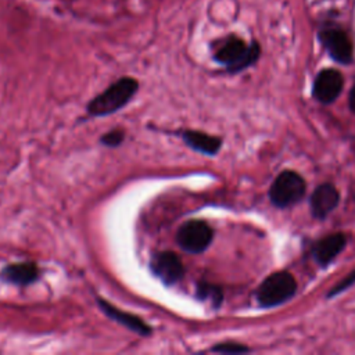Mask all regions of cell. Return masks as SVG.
<instances>
[{
  "mask_svg": "<svg viewBox=\"0 0 355 355\" xmlns=\"http://www.w3.org/2000/svg\"><path fill=\"white\" fill-rule=\"evenodd\" d=\"M139 83L136 79L123 76L110 85L87 104V114L92 116L111 115L123 108L136 94Z\"/></svg>",
  "mask_w": 355,
  "mask_h": 355,
  "instance_id": "obj_1",
  "label": "cell"
},
{
  "mask_svg": "<svg viewBox=\"0 0 355 355\" xmlns=\"http://www.w3.org/2000/svg\"><path fill=\"white\" fill-rule=\"evenodd\" d=\"M297 291L294 276L286 270L269 275L257 288L255 298L262 308H272L288 301Z\"/></svg>",
  "mask_w": 355,
  "mask_h": 355,
  "instance_id": "obj_2",
  "label": "cell"
},
{
  "mask_svg": "<svg viewBox=\"0 0 355 355\" xmlns=\"http://www.w3.org/2000/svg\"><path fill=\"white\" fill-rule=\"evenodd\" d=\"M259 57L258 43L245 44L239 37L226 39L215 53V60L223 64L229 72H239L248 68Z\"/></svg>",
  "mask_w": 355,
  "mask_h": 355,
  "instance_id": "obj_3",
  "label": "cell"
},
{
  "mask_svg": "<svg viewBox=\"0 0 355 355\" xmlns=\"http://www.w3.org/2000/svg\"><path fill=\"white\" fill-rule=\"evenodd\" d=\"M305 190L306 184L300 173L283 171L275 178L269 189V198L277 208H287L297 204L304 197Z\"/></svg>",
  "mask_w": 355,
  "mask_h": 355,
  "instance_id": "obj_4",
  "label": "cell"
},
{
  "mask_svg": "<svg viewBox=\"0 0 355 355\" xmlns=\"http://www.w3.org/2000/svg\"><path fill=\"white\" fill-rule=\"evenodd\" d=\"M214 239L212 227L200 219H191L184 222L178 233L176 241L179 247L189 254H201L204 252Z\"/></svg>",
  "mask_w": 355,
  "mask_h": 355,
  "instance_id": "obj_5",
  "label": "cell"
},
{
  "mask_svg": "<svg viewBox=\"0 0 355 355\" xmlns=\"http://www.w3.org/2000/svg\"><path fill=\"white\" fill-rule=\"evenodd\" d=\"M150 269L165 284L178 283L184 275V265L182 259L172 251H161L153 255Z\"/></svg>",
  "mask_w": 355,
  "mask_h": 355,
  "instance_id": "obj_6",
  "label": "cell"
},
{
  "mask_svg": "<svg viewBox=\"0 0 355 355\" xmlns=\"http://www.w3.org/2000/svg\"><path fill=\"white\" fill-rule=\"evenodd\" d=\"M319 39L330 57L340 64H351L354 60L352 44L348 36L338 28H324L319 33Z\"/></svg>",
  "mask_w": 355,
  "mask_h": 355,
  "instance_id": "obj_7",
  "label": "cell"
},
{
  "mask_svg": "<svg viewBox=\"0 0 355 355\" xmlns=\"http://www.w3.org/2000/svg\"><path fill=\"white\" fill-rule=\"evenodd\" d=\"M343 86L344 78L337 69H323L313 80L312 94L319 103L330 104L340 96Z\"/></svg>",
  "mask_w": 355,
  "mask_h": 355,
  "instance_id": "obj_8",
  "label": "cell"
},
{
  "mask_svg": "<svg viewBox=\"0 0 355 355\" xmlns=\"http://www.w3.org/2000/svg\"><path fill=\"white\" fill-rule=\"evenodd\" d=\"M340 201V194L331 183L319 184L311 194V212L316 219H324L336 209Z\"/></svg>",
  "mask_w": 355,
  "mask_h": 355,
  "instance_id": "obj_9",
  "label": "cell"
},
{
  "mask_svg": "<svg viewBox=\"0 0 355 355\" xmlns=\"http://www.w3.org/2000/svg\"><path fill=\"white\" fill-rule=\"evenodd\" d=\"M347 237L343 233H331L318 240L312 247V257L319 266L326 268L345 248Z\"/></svg>",
  "mask_w": 355,
  "mask_h": 355,
  "instance_id": "obj_10",
  "label": "cell"
},
{
  "mask_svg": "<svg viewBox=\"0 0 355 355\" xmlns=\"http://www.w3.org/2000/svg\"><path fill=\"white\" fill-rule=\"evenodd\" d=\"M101 311L112 320H115L116 323L128 327L129 330L135 331L136 334H140V336H150L151 334V327L143 320L140 319L139 316L133 315V313H129V312H125L119 308H116L115 305L110 304L108 301H105L104 298H100L97 300Z\"/></svg>",
  "mask_w": 355,
  "mask_h": 355,
  "instance_id": "obj_11",
  "label": "cell"
},
{
  "mask_svg": "<svg viewBox=\"0 0 355 355\" xmlns=\"http://www.w3.org/2000/svg\"><path fill=\"white\" fill-rule=\"evenodd\" d=\"M180 136L189 147L207 155H215L222 147V140L219 137L200 130H183L180 132Z\"/></svg>",
  "mask_w": 355,
  "mask_h": 355,
  "instance_id": "obj_12",
  "label": "cell"
},
{
  "mask_svg": "<svg viewBox=\"0 0 355 355\" xmlns=\"http://www.w3.org/2000/svg\"><path fill=\"white\" fill-rule=\"evenodd\" d=\"M3 277L17 286H29L39 279V268L35 262H18L6 266Z\"/></svg>",
  "mask_w": 355,
  "mask_h": 355,
  "instance_id": "obj_13",
  "label": "cell"
},
{
  "mask_svg": "<svg viewBox=\"0 0 355 355\" xmlns=\"http://www.w3.org/2000/svg\"><path fill=\"white\" fill-rule=\"evenodd\" d=\"M197 298L201 301H209L214 308H218L223 301V293L220 287L201 282L197 284Z\"/></svg>",
  "mask_w": 355,
  "mask_h": 355,
  "instance_id": "obj_14",
  "label": "cell"
},
{
  "mask_svg": "<svg viewBox=\"0 0 355 355\" xmlns=\"http://www.w3.org/2000/svg\"><path fill=\"white\" fill-rule=\"evenodd\" d=\"M211 351L219 352V354H244V352H248L250 348L237 343H220L212 347Z\"/></svg>",
  "mask_w": 355,
  "mask_h": 355,
  "instance_id": "obj_15",
  "label": "cell"
},
{
  "mask_svg": "<svg viewBox=\"0 0 355 355\" xmlns=\"http://www.w3.org/2000/svg\"><path fill=\"white\" fill-rule=\"evenodd\" d=\"M125 139V132L122 129H114V130H110L108 133L103 135L100 141L101 144L107 146V147H116L119 146Z\"/></svg>",
  "mask_w": 355,
  "mask_h": 355,
  "instance_id": "obj_16",
  "label": "cell"
},
{
  "mask_svg": "<svg viewBox=\"0 0 355 355\" xmlns=\"http://www.w3.org/2000/svg\"><path fill=\"white\" fill-rule=\"evenodd\" d=\"M354 283H355V270H354L352 273H349L347 277H344L340 283H337V284L327 293V298H331V297L340 294L341 291L347 290V288H348L351 284H354Z\"/></svg>",
  "mask_w": 355,
  "mask_h": 355,
  "instance_id": "obj_17",
  "label": "cell"
},
{
  "mask_svg": "<svg viewBox=\"0 0 355 355\" xmlns=\"http://www.w3.org/2000/svg\"><path fill=\"white\" fill-rule=\"evenodd\" d=\"M348 103H349V108L351 111L355 114V85L352 86L351 92H349V97H348Z\"/></svg>",
  "mask_w": 355,
  "mask_h": 355,
  "instance_id": "obj_18",
  "label": "cell"
}]
</instances>
